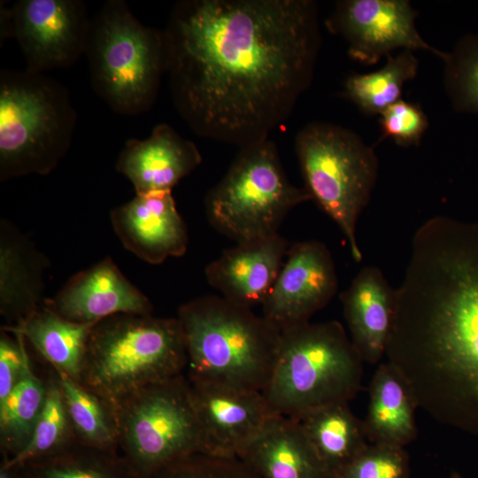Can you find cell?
<instances>
[{
	"label": "cell",
	"mask_w": 478,
	"mask_h": 478,
	"mask_svg": "<svg viewBox=\"0 0 478 478\" xmlns=\"http://www.w3.org/2000/svg\"><path fill=\"white\" fill-rule=\"evenodd\" d=\"M415 17L405 0H345L336 4L327 26L346 41L353 59L366 65L375 64L398 48L426 50L444 60L447 53L433 48L420 35Z\"/></svg>",
	"instance_id": "obj_12"
},
{
	"label": "cell",
	"mask_w": 478,
	"mask_h": 478,
	"mask_svg": "<svg viewBox=\"0 0 478 478\" xmlns=\"http://www.w3.org/2000/svg\"><path fill=\"white\" fill-rule=\"evenodd\" d=\"M385 357L417 407L478 436V224L435 216L414 232Z\"/></svg>",
	"instance_id": "obj_2"
},
{
	"label": "cell",
	"mask_w": 478,
	"mask_h": 478,
	"mask_svg": "<svg viewBox=\"0 0 478 478\" xmlns=\"http://www.w3.org/2000/svg\"><path fill=\"white\" fill-rule=\"evenodd\" d=\"M43 306L62 318L95 324L118 313L150 315L153 305L122 274L112 258L73 274Z\"/></svg>",
	"instance_id": "obj_15"
},
{
	"label": "cell",
	"mask_w": 478,
	"mask_h": 478,
	"mask_svg": "<svg viewBox=\"0 0 478 478\" xmlns=\"http://www.w3.org/2000/svg\"><path fill=\"white\" fill-rule=\"evenodd\" d=\"M163 34L177 112L196 135L239 149L289 117L320 45L311 0H182Z\"/></svg>",
	"instance_id": "obj_1"
},
{
	"label": "cell",
	"mask_w": 478,
	"mask_h": 478,
	"mask_svg": "<svg viewBox=\"0 0 478 478\" xmlns=\"http://www.w3.org/2000/svg\"><path fill=\"white\" fill-rule=\"evenodd\" d=\"M76 112L57 80L27 70L0 73V180L52 172L68 151Z\"/></svg>",
	"instance_id": "obj_6"
},
{
	"label": "cell",
	"mask_w": 478,
	"mask_h": 478,
	"mask_svg": "<svg viewBox=\"0 0 478 478\" xmlns=\"http://www.w3.org/2000/svg\"><path fill=\"white\" fill-rule=\"evenodd\" d=\"M312 200L289 180L275 143L268 139L240 148L222 179L207 193L210 224L236 243L279 234L288 213Z\"/></svg>",
	"instance_id": "obj_8"
},
{
	"label": "cell",
	"mask_w": 478,
	"mask_h": 478,
	"mask_svg": "<svg viewBox=\"0 0 478 478\" xmlns=\"http://www.w3.org/2000/svg\"><path fill=\"white\" fill-rule=\"evenodd\" d=\"M85 55L94 90L112 111L151 108L166 72L163 30L141 23L125 1L110 0L90 20Z\"/></svg>",
	"instance_id": "obj_7"
},
{
	"label": "cell",
	"mask_w": 478,
	"mask_h": 478,
	"mask_svg": "<svg viewBox=\"0 0 478 478\" xmlns=\"http://www.w3.org/2000/svg\"><path fill=\"white\" fill-rule=\"evenodd\" d=\"M154 478H260L238 458L194 454L170 465Z\"/></svg>",
	"instance_id": "obj_32"
},
{
	"label": "cell",
	"mask_w": 478,
	"mask_h": 478,
	"mask_svg": "<svg viewBox=\"0 0 478 478\" xmlns=\"http://www.w3.org/2000/svg\"><path fill=\"white\" fill-rule=\"evenodd\" d=\"M451 478H465V477H463V476H461V475H459V474H453ZM477 478H478V477H477Z\"/></svg>",
	"instance_id": "obj_36"
},
{
	"label": "cell",
	"mask_w": 478,
	"mask_h": 478,
	"mask_svg": "<svg viewBox=\"0 0 478 478\" xmlns=\"http://www.w3.org/2000/svg\"><path fill=\"white\" fill-rule=\"evenodd\" d=\"M95 324L67 320L42 306L21 325L2 327V329L21 334L50 368L78 382L89 336Z\"/></svg>",
	"instance_id": "obj_23"
},
{
	"label": "cell",
	"mask_w": 478,
	"mask_h": 478,
	"mask_svg": "<svg viewBox=\"0 0 478 478\" xmlns=\"http://www.w3.org/2000/svg\"><path fill=\"white\" fill-rule=\"evenodd\" d=\"M1 20L29 72L69 67L85 55L91 19L81 0H20L1 11Z\"/></svg>",
	"instance_id": "obj_11"
},
{
	"label": "cell",
	"mask_w": 478,
	"mask_h": 478,
	"mask_svg": "<svg viewBox=\"0 0 478 478\" xmlns=\"http://www.w3.org/2000/svg\"><path fill=\"white\" fill-rule=\"evenodd\" d=\"M0 478H18L16 467L6 466L1 463Z\"/></svg>",
	"instance_id": "obj_35"
},
{
	"label": "cell",
	"mask_w": 478,
	"mask_h": 478,
	"mask_svg": "<svg viewBox=\"0 0 478 478\" xmlns=\"http://www.w3.org/2000/svg\"><path fill=\"white\" fill-rule=\"evenodd\" d=\"M187 366L177 318L118 313L93 326L78 382L113 405L182 374Z\"/></svg>",
	"instance_id": "obj_4"
},
{
	"label": "cell",
	"mask_w": 478,
	"mask_h": 478,
	"mask_svg": "<svg viewBox=\"0 0 478 478\" xmlns=\"http://www.w3.org/2000/svg\"><path fill=\"white\" fill-rule=\"evenodd\" d=\"M45 381L46 397L31 440L19 454L2 460V464L6 466H18L30 460L52 455L77 443L58 376L51 368Z\"/></svg>",
	"instance_id": "obj_29"
},
{
	"label": "cell",
	"mask_w": 478,
	"mask_h": 478,
	"mask_svg": "<svg viewBox=\"0 0 478 478\" xmlns=\"http://www.w3.org/2000/svg\"><path fill=\"white\" fill-rule=\"evenodd\" d=\"M394 299L395 289L374 266L361 269L341 295L349 335L364 362L375 364L385 356Z\"/></svg>",
	"instance_id": "obj_21"
},
{
	"label": "cell",
	"mask_w": 478,
	"mask_h": 478,
	"mask_svg": "<svg viewBox=\"0 0 478 478\" xmlns=\"http://www.w3.org/2000/svg\"><path fill=\"white\" fill-rule=\"evenodd\" d=\"M189 382L204 434L205 454L238 458L264 425L276 415L261 391Z\"/></svg>",
	"instance_id": "obj_14"
},
{
	"label": "cell",
	"mask_w": 478,
	"mask_h": 478,
	"mask_svg": "<svg viewBox=\"0 0 478 478\" xmlns=\"http://www.w3.org/2000/svg\"><path fill=\"white\" fill-rule=\"evenodd\" d=\"M409 469L404 447L369 443L334 478H408Z\"/></svg>",
	"instance_id": "obj_31"
},
{
	"label": "cell",
	"mask_w": 478,
	"mask_h": 478,
	"mask_svg": "<svg viewBox=\"0 0 478 478\" xmlns=\"http://www.w3.org/2000/svg\"><path fill=\"white\" fill-rule=\"evenodd\" d=\"M113 408L120 451L136 478H154L180 459L206 452L191 385L182 374L146 387Z\"/></svg>",
	"instance_id": "obj_10"
},
{
	"label": "cell",
	"mask_w": 478,
	"mask_h": 478,
	"mask_svg": "<svg viewBox=\"0 0 478 478\" xmlns=\"http://www.w3.org/2000/svg\"><path fill=\"white\" fill-rule=\"evenodd\" d=\"M202 162L196 144L167 124L154 127L144 140L126 142L116 170L133 185L135 194L168 191Z\"/></svg>",
	"instance_id": "obj_18"
},
{
	"label": "cell",
	"mask_w": 478,
	"mask_h": 478,
	"mask_svg": "<svg viewBox=\"0 0 478 478\" xmlns=\"http://www.w3.org/2000/svg\"><path fill=\"white\" fill-rule=\"evenodd\" d=\"M387 57L382 69L365 74L353 73L345 81V96L365 113L381 114L399 101L404 84L417 74L418 60L411 50Z\"/></svg>",
	"instance_id": "obj_28"
},
{
	"label": "cell",
	"mask_w": 478,
	"mask_h": 478,
	"mask_svg": "<svg viewBox=\"0 0 478 478\" xmlns=\"http://www.w3.org/2000/svg\"><path fill=\"white\" fill-rule=\"evenodd\" d=\"M52 370L58 376L77 442L92 448L120 452L113 405L67 374Z\"/></svg>",
	"instance_id": "obj_25"
},
{
	"label": "cell",
	"mask_w": 478,
	"mask_h": 478,
	"mask_svg": "<svg viewBox=\"0 0 478 478\" xmlns=\"http://www.w3.org/2000/svg\"><path fill=\"white\" fill-rule=\"evenodd\" d=\"M412 394L398 371L387 361L371 381L369 403L363 420L369 443L404 447L417 435Z\"/></svg>",
	"instance_id": "obj_22"
},
{
	"label": "cell",
	"mask_w": 478,
	"mask_h": 478,
	"mask_svg": "<svg viewBox=\"0 0 478 478\" xmlns=\"http://www.w3.org/2000/svg\"><path fill=\"white\" fill-rule=\"evenodd\" d=\"M381 115L383 138L389 137L400 146L418 144L428 126L427 116L418 105L401 99Z\"/></svg>",
	"instance_id": "obj_33"
},
{
	"label": "cell",
	"mask_w": 478,
	"mask_h": 478,
	"mask_svg": "<svg viewBox=\"0 0 478 478\" xmlns=\"http://www.w3.org/2000/svg\"><path fill=\"white\" fill-rule=\"evenodd\" d=\"M328 249L319 241L289 246L281 270L262 304V316L280 332L310 321L337 291Z\"/></svg>",
	"instance_id": "obj_13"
},
{
	"label": "cell",
	"mask_w": 478,
	"mask_h": 478,
	"mask_svg": "<svg viewBox=\"0 0 478 478\" xmlns=\"http://www.w3.org/2000/svg\"><path fill=\"white\" fill-rule=\"evenodd\" d=\"M46 397V381L31 365L9 396L0 402V445L4 459L22 451L31 440Z\"/></svg>",
	"instance_id": "obj_27"
},
{
	"label": "cell",
	"mask_w": 478,
	"mask_h": 478,
	"mask_svg": "<svg viewBox=\"0 0 478 478\" xmlns=\"http://www.w3.org/2000/svg\"><path fill=\"white\" fill-rule=\"evenodd\" d=\"M1 329L0 336V402L4 401L24 376L31 365L26 340L16 332Z\"/></svg>",
	"instance_id": "obj_34"
},
{
	"label": "cell",
	"mask_w": 478,
	"mask_h": 478,
	"mask_svg": "<svg viewBox=\"0 0 478 478\" xmlns=\"http://www.w3.org/2000/svg\"><path fill=\"white\" fill-rule=\"evenodd\" d=\"M110 220L124 248L149 264L158 265L187 251V227L172 190L136 194L112 210Z\"/></svg>",
	"instance_id": "obj_16"
},
{
	"label": "cell",
	"mask_w": 478,
	"mask_h": 478,
	"mask_svg": "<svg viewBox=\"0 0 478 478\" xmlns=\"http://www.w3.org/2000/svg\"><path fill=\"white\" fill-rule=\"evenodd\" d=\"M50 264L34 243L6 219L0 221V313L15 328L40 310Z\"/></svg>",
	"instance_id": "obj_19"
},
{
	"label": "cell",
	"mask_w": 478,
	"mask_h": 478,
	"mask_svg": "<svg viewBox=\"0 0 478 478\" xmlns=\"http://www.w3.org/2000/svg\"><path fill=\"white\" fill-rule=\"evenodd\" d=\"M289 248L280 233L238 243L207 265L205 278L227 300L252 309L265 301Z\"/></svg>",
	"instance_id": "obj_17"
},
{
	"label": "cell",
	"mask_w": 478,
	"mask_h": 478,
	"mask_svg": "<svg viewBox=\"0 0 478 478\" xmlns=\"http://www.w3.org/2000/svg\"><path fill=\"white\" fill-rule=\"evenodd\" d=\"M176 318L185 338L190 382L262 392L281 337L266 318L214 295L184 303Z\"/></svg>",
	"instance_id": "obj_3"
},
{
	"label": "cell",
	"mask_w": 478,
	"mask_h": 478,
	"mask_svg": "<svg viewBox=\"0 0 478 478\" xmlns=\"http://www.w3.org/2000/svg\"><path fill=\"white\" fill-rule=\"evenodd\" d=\"M238 459L260 478H329L300 421L288 416H273Z\"/></svg>",
	"instance_id": "obj_20"
},
{
	"label": "cell",
	"mask_w": 478,
	"mask_h": 478,
	"mask_svg": "<svg viewBox=\"0 0 478 478\" xmlns=\"http://www.w3.org/2000/svg\"><path fill=\"white\" fill-rule=\"evenodd\" d=\"M297 420L329 478L338 474L369 443L363 420L352 412L348 402L319 408Z\"/></svg>",
	"instance_id": "obj_24"
},
{
	"label": "cell",
	"mask_w": 478,
	"mask_h": 478,
	"mask_svg": "<svg viewBox=\"0 0 478 478\" xmlns=\"http://www.w3.org/2000/svg\"><path fill=\"white\" fill-rule=\"evenodd\" d=\"M18 478H136L119 451L75 443L50 456L18 466Z\"/></svg>",
	"instance_id": "obj_26"
},
{
	"label": "cell",
	"mask_w": 478,
	"mask_h": 478,
	"mask_svg": "<svg viewBox=\"0 0 478 478\" xmlns=\"http://www.w3.org/2000/svg\"><path fill=\"white\" fill-rule=\"evenodd\" d=\"M363 363L340 322L308 321L281 332L262 394L276 414L299 419L353 398L361 388Z\"/></svg>",
	"instance_id": "obj_5"
},
{
	"label": "cell",
	"mask_w": 478,
	"mask_h": 478,
	"mask_svg": "<svg viewBox=\"0 0 478 478\" xmlns=\"http://www.w3.org/2000/svg\"><path fill=\"white\" fill-rule=\"evenodd\" d=\"M443 61L444 85L452 106L478 113V35L461 39Z\"/></svg>",
	"instance_id": "obj_30"
},
{
	"label": "cell",
	"mask_w": 478,
	"mask_h": 478,
	"mask_svg": "<svg viewBox=\"0 0 478 478\" xmlns=\"http://www.w3.org/2000/svg\"><path fill=\"white\" fill-rule=\"evenodd\" d=\"M295 150L305 189L338 226L353 260L359 262L358 220L368 204L378 172L373 148L351 130L313 122L297 134Z\"/></svg>",
	"instance_id": "obj_9"
}]
</instances>
